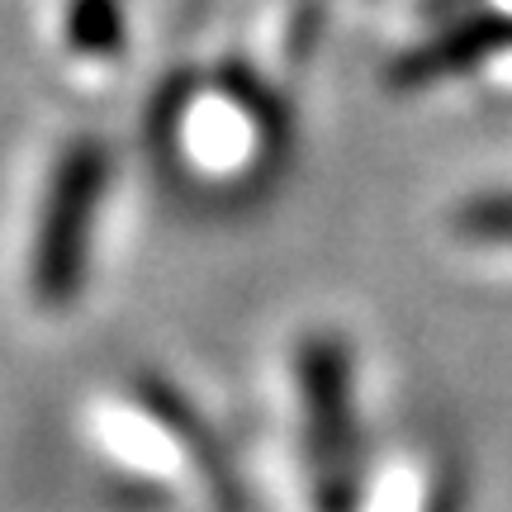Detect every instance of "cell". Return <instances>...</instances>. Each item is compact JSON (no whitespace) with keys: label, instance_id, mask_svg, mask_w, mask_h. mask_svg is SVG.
<instances>
[{"label":"cell","instance_id":"1","mask_svg":"<svg viewBox=\"0 0 512 512\" xmlns=\"http://www.w3.org/2000/svg\"><path fill=\"white\" fill-rule=\"evenodd\" d=\"M304 403H309V451L318 503L328 512L347 508L351 484V408H347V356L328 342H313L299 361Z\"/></svg>","mask_w":512,"mask_h":512},{"label":"cell","instance_id":"2","mask_svg":"<svg viewBox=\"0 0 512 512\" xmlns=\"http://www.w3.org/2000/svg\"><path fill=\"white\" fill-rule=\"evenodd\" d=\"M91 204H95V166L76 162L57 181L53 209L34 247V294L48 309H62L81 294L86 280V238H91Z\"/></svg>","mask_w":512,"mask_h":512}]
</instances>
